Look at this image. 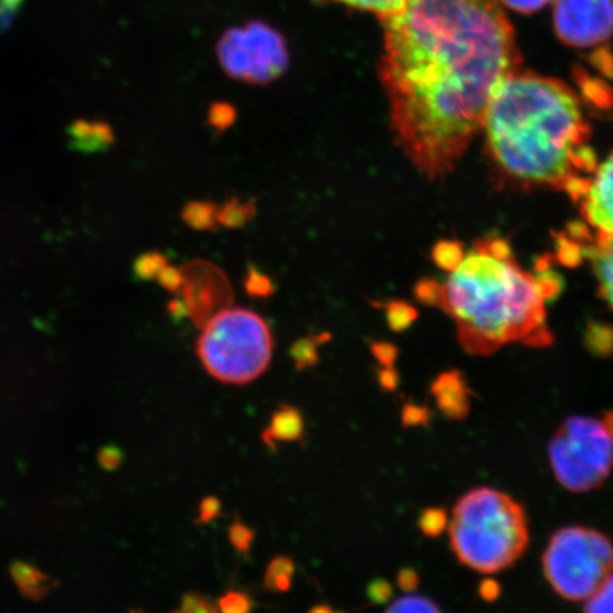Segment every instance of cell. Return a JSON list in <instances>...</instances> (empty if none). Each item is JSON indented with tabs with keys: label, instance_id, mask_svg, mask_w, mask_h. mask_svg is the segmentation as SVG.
<instances>
[{
	"label": "cell",
	"instance_id": "36",
	"mask_svg": "<svg viewBox=\"0 0 613 613\" xmlns=\"http://www.w3.org/2000/svg\"><path fill=\"white\" fill-rule=\"evenodd\" d=\"M247 288L256 294H268L270 292V283L261 274H251L247 280Z\"/></svg>",
	"mask_w": 613,
	"mask_h": 613
},
{
	"label": "cell",
	"instance_id": "38",
	"mask_svg": "<svg viewBox=\"0 0 613 613\" xmlns=\"http://www.w3.org/2000/svg\"><path fill=\"white\" fill-rule=\"evenodd\" d=\"M308 613H334V611H332L330 606L318 605L313 608V610Z\"/></svg>",
	"mask_w": 613,
	"mask_h": 613
},
{
	"label": "cell",
	"instance_id": "19",
	"mask_svg": "<svg viewBox=\"0 0 613 613\" xmlns=\"http://www.w3.org/2000/svg\"><path fill=\"white\" fill-rule=\"evenodd\" d=\"M168 266L165 256L152 251V254L142 255L135 261L134 272L140 280H151L158 278L160 273Z\"/></svg>",
	"mask_w": 613,
	"mask_h": 613
},
{
	"label": "cell",
	"instance_id": "25",
	"mask_svg": "<svg viewBox=\"0 0 613 613\" xmlns=\"http://www.w3.org/2000/svg\"><path fill=\"white\" fill-rule=\"evenodd\" d=\"M174 613H217V610L209 598L191 592L184 597L182 603Z\"/></svg>",
	"mask_w": 613,
	"mask_h": 613
},
{
	"label": "cell",
	"instance_id": "27",
	"mask_svg": "<svg viewBox=\"0 0 613 613\" xmlns=\"http://www.w3.org/2000/svg\"><path fill=\"white\" fill-rule=\"evenodd\" d=\"M235 117V109L229 104H213L211 111H209V121H211L213 127L221 128V130L229 127Z\"/></svg>",
	"mask_w": 613,
	"mask_h": 613
},
{
	"label": "cell",
	"instance_id": "28",
	"mask_svg": "<svg viewBox=\"0 0 613 613\" xmlns=\"http://www.w3.org/2000/svg\"><path fill=\"white\" fill-rule=\"evenodd\" d=\"M367 597L370 602L378 603V605L389 602L392 598L391 583L381 578L374 579L367 588Z\"/></svg>",
	"mask_w": 613,
	"mask_h": 613
},
{
	"label": "cell",
	"instance_id": "34",
	"mask_svg": "<svg viewBox=\"0 0 613 613\" xmlns=\"http://www.w3.org/2000/svg\"><path fill=\"white\" fill-rule=\"evenodd\" d=\"M398 587L402 589V591H415L417 587H420V577L417 574L413 571L411 568L401 569L397 577Z\"/></svg>",
	"mask_w": 613,
	"mask_h": 613
},
{
	"label": "cell",
	"instance_id": "14",
	"mask_svg": "<svg viewBox=\"0 0 613 613\" xmlns=\"http://www.w3.org/2000/svg\"><path fill=\"white\" fill-rule=\"evenodd\" d=\"M437 405L450 417H463L465 413V398L462 388L458 384V378L453 374H446L437 379L434 387Z\"/></svg>",
	"mask_w": 613,
	"mask_h": 613
},
{
	"label": "cell",
	"instance_id": "33",
	"mask_svg": "<svg viewBox=\"0 0 613 613\" xmlns=\"http://www.w3.org/2000/svg\"><path fill=\"white\" fill-rule=\"evenodd\" d=\"M427 421L426 409L420 406L406 405L403 409L402 422L403 426H415Z\"/></svg>",
	"mask_w": 613,
	"mask_h": 613
},
{
	"label": "cell",
	"instance_id": "26",
	"mask_svg": "<svg viewBox=\"0 0 613 613\" xmlns=\"http://www.w3.org/2000/svg\"><path fill=\"white\" fill-rule=\"evenodd\" d=\"M255 534L244 522L235 521L229 529V540L237 553L245 554L254 543Z\"/></svg>",
	"mask_w": 613,
	"mask_h": 613
},
{
	"label": "cell",
	"instance_id": "3",
	"mask_svg": "<svg viewBox=\"0 0 613 613\" xmlns=\"http://www.w3.org/2000/svg\"><path fill=\"white\" fill-rule=\"evenodd\" d=\"M553 273L534 275L518 264L505 239H480L464 251L444 284H417L423 303L444 308L470 354L488 355L508 344L545 346L546 302L557 294Z\"/></svg>",
	"mask_w": 613,
	"mask_h": 613
},
{
	"label": "cell",
	"instance_id": "13",
	"mask_svg": "<svg viewBox=\"0 0 613 613\" xmlns=\"http://www.w3.org/2000/svg\"><path fill=\"white\" fill-rule=\"evenodd\" d=\"M70 145L83 152H97L114 144V131L107 122L79 120L69 128Z\"/></svg>",
	"mask_w": 613,
	"mask_h": 613
},
{
	"label": "cell",
	"instance_id": "32",
	"mask_svg": "<svg viewBox=\"0 0 613 613\" xmlns=\"http://www.w3.org/2000/svg\"><path fill=\"white\" fill-rule=\"evenodd\" d=\"M221 502L216 497L204 498L199 510V521L209 522L215 520L221 515Z\"/></svg>",
	"mask_w": 613,
	"mask_h": 613
},
{
	"label": "cell",
	"instance_id": "22",
	"mask_svg": "<svg viewBox=\"0 0 613 613\" xmlns=\"http://www.w3.org/2000/svg\"><path fill=\"white\" fill-rule=\"evenodd\" d=\"M417 313L402 302H392L388 306V322L393 331L405 330L415 320Z\"/></svg>",
	"mask_w": 613,
	"mask_h": 613
},
{
	"label": "cell",
	"instance_id": "2",
	"mask_svg": "<svg viewBox=\"0 0 613 613\" xmlns=\"http://www.w3.org/2000/svg\"><path fill=\"white\" fill-rule=\"evenodd\" d=\"M483 132L488 158L518 185L567 192L597 168L581 102L559 80L518 70L507 75L494 93Z\"/></svg>",
	"mask_w": 613,
	"mask_h": 613
},
{
	"label": "cell",
	"instance_id": "11",
	"mask_svg": "<svg viewBox=\"0 0 613 613\" xmlns=\"http://www.w3.org/2000/svg\"><path fill=\"white\" fill-rule=\"evenodd\" d=\"M592 237V236H591ZM587 245H575L574 250L591 261L593 273L600 284L601 296L613 307V240L593 236Z\"/></svg>",
	"mask_w": 613,
	"mask_h": 613
},
{
	"label": "cell",
	"instance_id": "20",
	"mask_svg": "<svg viewBox=\"0 0 613 613\" xmlns=\"http://www.w3.org/2000/svg\"><path fill=\"white\" fill-rule=\"evenodd\" d=\"M463 254V247L456 244V241H440L435 247L434 259L440 269L450 272L459 263V260L462 259Z\"/></svg>",
	"mask_w": 613,
	"mask_h": 613
},
{
	"label": "cell",
	"instance_id": "10",
	"mask_svg": "<svg viewBox=\"0 0 613 613\" xmlns=\"http://www.w3.org/2000/svg\"><path fill=\"white\" fill-rule=\"evenodd\" d=\"M587 225L603 240H613V154L567 191Z\"/></svg>",
	"mask_w": 613,
	"mask_h": 613
},
{
	"label": "cell",
	"instance_id": "4",
	"mask_svg": "<svg viewBox=\"0 0 613 613\" xmlns=\"http://www.w3.org/2000/svg\"><path fill=\"white\" fill-rule=\"evenodd\" d=\"M450 544L465 567L496 574L515 564L529 545L526 512L506 493L473 488L453 508Z\"/></svg>",
	"mask_w": 613,
	"mask_h": 613
},
{
	"label": "cell",
	"instance_id": "31",
	"mask_svg": "<svg viewBox=\"0 0 613 613\" xmlns=\"http://www.w3.org/2000/svg\"><path fill=\"white\" fill-rule=\"evenodd\" d=\"M158 280L161 286L168 288L169 292H177V290L184 284L182 272H180V270L169 268V266H166L163 272L160 273Z\"/></svg>",
	"mask_w": 613,
	"mask_h": 613
},
{
	"label": "cell",
	"instance_id": "17",
	"mask_svg": "<svg viewBox=\"0 0 613 613\" xmlns=\"http://www.w3.org/2000/svg\"><path fill=\"white\" fill-rule=\"evenodd\" d=\"M182 216L194 229H208L215 225L216 209L209 203H191L184 209Z\"/></svg>",
	"mask_w": 613,
	"mask_h": 613
},
{
	"label": "cell",
	"instance_id": "12",
	"mask_svg": "<svg viewBox=\"0 0 613 613\" xmlns=\"http://www.w3.org/2000/svg\"><path fill=\"white\" fill-rule=\"evenodd\" d=\"M304 435V421L300 411L293 406H280L273 413L268 429L261 435L264 444L275 449L282 441H300Z\"/></svg>",
	"mask_w": 613,
	"mask_h": 613
},
{
	"label": "cell",
	"instance_id": "8",
	"mask_svg": "<svg viewBox=\"0 0 613 613\" xmlns=\"http://www.w3.org/2000/svg\"><path fill=\"white\" fill-rule=\"evenodd\" d=\"M219 63L237 82L266 85L283 78L288 70L286 37L263 21L231 27L217 42Z\"/></svg>",
	"mask_w": 613,
	"mask_h": 613
},
{
	"label": "cell",
	"instance_id": "37",
	"mask_svg": "<svg viewBox=\"0 0 613 613\" xmlns=\"http://www.w3.org/2000/svg\"><path fill=\"white\" fill-rule=\"evenodd\" d=\"M379 384L385 391H393L398 387V374L391 367H385L379 373Z\"/></svg>",
	"mask_w": 613,
	"mask_h": 613
},
{
	"label": "cell",
	"instance_id": "24",
	"mask_svg": "<svg viewBox=\"0 0 613 613\" xmlns=\"http://www.w3.org/2000/svg\"><path fill=\"white\" fill-rule=\"evenodd\" d=\"M219 611L222 613H250L251 601L246 593L227 592L217 602Z\"/></svg>",
	"mask_w": 613,
	"mask_h": 613
},
{
	"label": "cell",
	"instance_id": "16",
	"mask_svg": "<svg viewBox=\"0 0 613 613\" xmlns=\"http://www.w3.org/2000/svg\"><path fill=\"white\" fill-rule=\"evenodd\" d=\"M358 11L374 13L382 23L406 8L409 0H335Z\"/></svg>",
	"mask_w": 613,
	"mask_h": 613
},
{
	"label": "cell",
	"instance_id": "7",
	"mask_svg": "<svg viewBox=\"0 0 613 613\" xmlns=\"http://www.w3.org/2000/svg\"><path fill=\"white\" fill-rule=\"evenodd\" d=\"M555 478L567 491L583 493L601 486L613 468V425L610 416H574L555 432L549 446Z\"/></svg>",
	"mask_w": 613,
	"mask_h": 613
},
{
	"label": "cell",
	"instance_id": "18",
	"mask_svg": "<svg viewBox=\"0 0 613 613\" xmlns=\"http://www.w3.org/2000/svg\"><path fill=\"white\" fill-rule=\"evenodd\" d=\"M385 613H441L434 602L423 597H403L393 602Z\"/></svg>",
	"mask_w": 613,
	"mask_h": 613
},
{
	"label": "cell",
	"instance_id": "15",
	"mask_svg": "<svg viewBox=\"0 0 613 613\" xmlns=\"http://www.w3.org/2000/svg\"><path fill=\"white\" fill-rule=\"evenodd\" d=\"M296 565L288 557H278L270 563L266 571L264 583L269 591L286 592L292 587Z\"/></svg>",
	"mask_w": 613,
	"mask_h": 613
},
{
	"label": "cell",
	"instance_id": "39",
	"mask_svg": "<svg viewBox=\"0 0 613 613\" xmlns=\"http://www.w3.org/2000/svg\"><path fill=\"white\" fill-rule=\"evenodd\" d=\"M334 613H342V612H334Z\"/></svg>",
	"mask_w": 613,
	"mask_h": 613
},
{
	"label": "cell",
	"instance_id": "29",
	"mask_svg": "<svg viewBox=\"0 0 613 613\" xmlns=\"http://www.w3.org/2000/svg\"><path fill=\"white\" fill-rule=\"evenodd\" d=\"M497 2L518 13H534L543 9L551 0H497Z\"/></svg>",
	"mask_w": 613,
	"mask_h": 613
},
{
	"label": "cell",
	"instance_id": "9",
	"mask_svg": "<svg viewBox=\"0 0 613 613\" xmlns=\"http://www.w3.org/2000/svg\"><path fill=\"white\" fill-rule=\"evenodd\" d=\"M554 28L564 45H602L613 36V0H555Z\"/></svg>",
	"mask_w": 613,
	"mask_h": 613
},
{
	"label": "cell",
	"instance_id": "1",
	"mask_svg": "<svg viewBox=\"0 0 613 613\" xmlns=\"http://www.w3.org/2000/svg\"><path fill=\"white\" fill-rule=\"evenodd\" d=\"M379 79L398 149L429 179L453 173L520 66L497 0H409L384 22Z\"/></svg>",
	"mask_w": 613,
	"mask_h": 613
},
{
	"label": "cell",
	"instance_id": "21",
	"mask_svg": "<svg viewBox=\"0 0 613 613\" xmlns=\"http://www.w3.org/2000/svg\"><path fill=\"white\" fill-rule=\"evenodd\" d=\"M586 613H613V575L591 598H588Z\"/></svg>",
	"mask_w": 613,
	"mask_h": 613
},
{
	"label": "cell",
	"instance_id": "23",
	"mask_svg": "<svg viewBox=\"0 0 613 613\" xmlns=\"http://www.w3.org/2000/svg\"><path fill=\"white\" fill-rule=\"evenodd\" d=\"M420 527L423 534L427 537L439 535L446 527V515L440 508H429L422 512Z\"/></svg>",
	"mask_w": 613,
	"mask_h": 613
},
{
	"label": "cell",
	"instance_id": "5",
	"mask_svg": "<svg viewBox=\"0 0 613 613\" xmlns=\"http://www.w3.org/2000/svg\"><path fill=\"white\" fill-rule=\"evenodd\" d=\"M197 353L204 369L217 381L245 385L268 369L273 337L259 314L246 308H226L204 325Z\"/></svg>",
	"mask_w": 613,
	"mask_h": 613
},
{
	"label": "cell",
	"instance_id": "6",
	"mask_svg": "<svg viewBox=\"0 0 613 613\" xmlns=\"http://www.w3.org/2000/svg\"><path fill=\"white\" fill-rule=\"evenodd\" d=\"M546 581L568 601H587L612 577L613 545L587 527L555 532L544 557Z\"/></svg>",
	"mask_w": 613,
	"mask_h": 613
},
{
	"label": "cell",
	"instance_id": "30",
	"mask_svg": "<svg viewBox=\"0 0 613 613\" xmlns=\"http://www.w3.org/2000/svg\"><path fill=\"white\" fill-rule=\"evenodd\" d=\"M293 356L296 359L297 367L300 369L317 363L316 349H310V341H304L294 346Z\"/></svg>",
	"mask_w": 613,
	"mask_h": 613
},
{
	"label": "cell",
	"instance_id": "35",
	"mask_svg": "<svg viewBox=\"0 0 613 613\" xmlns=\"http://www.w3.org/2000/svg\"><path fill=\"white\" fill-rule=\"evenodd\" d=\"M375 358L381 361L385 367H392L393 361L397 358V349L389 344L373 345Z\"/></svg>",
	"mask_w": 613,
	"mask_h": 613
}]
</instances>
